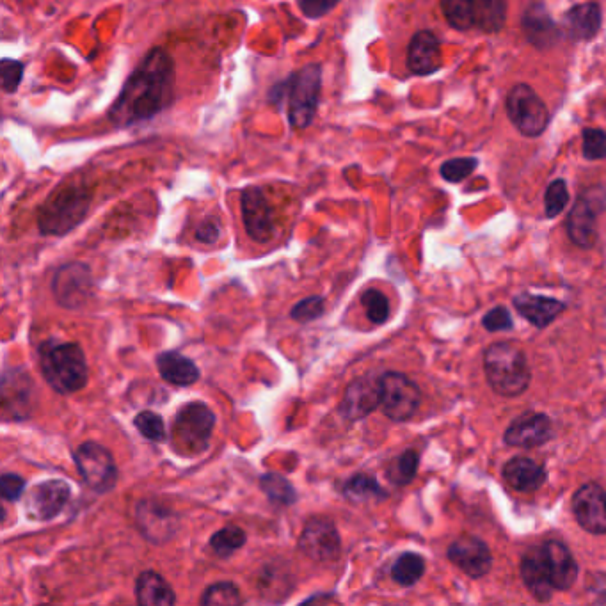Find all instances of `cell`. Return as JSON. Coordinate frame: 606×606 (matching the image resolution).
<instances>
[{"mask_svg":"<svg viewBox=\"0 0 606 606\" xmlns=\"http://www.w3.org/2000/svg\"><path fill=\"white\" fill-rule=\"evenodd\" d=\"M175 84L173 57L164 48H152L125 80L107 118L118 128L152 120L175 102Z\"/></svg>","mask_w":606,"mask_h":606,"instance_id":"obj_1","label":"cell"},{"mask_svg":"<svg viewBox=\"0 0 606 606\" xmlns=\"http://www.w3.org/2000/svg\"><path fill=\"white\" fill-rule=\"evenodd\" d=\"M93 200V189L86 178L75 175L50 192L38 212V228L43 235L63 237L79 226L86 216Z\"/></svg>","mask_w":606,"mask_h":606,"instance_id":"obj_2","label":"cell"},{"mask_svg":"<svg viewBox=\"0 0 606 606\" xmlns=\"http://www.w3.org/2000/svg\"><path fill=\"white\" fill-rule=\"evenodd\" d=\"M320 91H322V66L310 63L301 70L290 73L269 89V102L283 105L287 102V116L290 127L304 130L310 127L319 111Z\"/></svg>","mask_w":606,"mask_h":606,"instance_id":"obj_3","label":"cell"},{"mask_svg":"<svg viewBox=\"0 0 606 606\" xmlns=\"http://www.w3.org/2000/svg\"><path fill=\"white\" fill-rule=\"evenodd\" d=\"M41 372L48 386L61 395H73L88 384V361L79 343H52L50 347H41Z\"/></svg>","mask_w":606,"mask_h":606,"instance_id":"obj_4","label":"cell"},{"mask_svg":"<svg viewBox=\"0 0 606 606\" xmlns=\"http://www.w3.org/2000/svg\"><path fill=\"white\" fill-rule=\"evenodd\" d=\"M484 370L487 383L502 397H519L528 390L532 372L527 356L516 345L507 342L493 343L484 352Z\"/></svg>","mask_w":606,"mask_h":606,"instance_id":"obj_5","label":"cell"},{"mask_svg":"<svg viewBox=\"0 0 606 606\" xmlns=\"http://www.w3.org/2000/svg\"><path fill=\"white\" fill-rule=\"evenodd\" d=\"M216 427L214 411L203 402H189L176 413L173 423V443L184 455L205 452Z\"/></svg>","mask_w":606,"mask_h":606,"instance_id":"obj_6","label":"cell"},{"mask_svg":"<svg viewBox=\"0 0 606 606\" xmlns=\"http://www.w3.org/2000/svg\"><path fill=\"white\" fill-rule=\"evenodd\" d=\"M82 482L98 495H105L118 484V466L107 448L95 441H86L73 452Z\"/></svg>","mask_w":606,"mask_h":606,"instance_id":"obj_7","label":"cell"},{"mask_svg":"<svg viewBox=\"0 0 606 606\" xmlns=\"http://www.w3.org/2000/svg\"><path fill=\"white\" fill-rule=\"evenodd\" d=\"M507 114L512 125L527 137L541 136L550 121L543 100L527 84H519L511 89L507 96Z\"/></svg>","mask_w":606,"mask_h":606,"instance_id":"obj_8","label":"cell"},{"mask_svg":"<svg viewBox=\"0 0 606 606\" xmlns=\"http://www.w3.org/2000/svg\"><path fill=\"white\" fill-rule=\"evenodd\" d=\"M95 281L88 265L82 262L64 264L57 269L52 280V294L59 306L66 310H80L91 301Z\"/></svg>","mask_w":606,"mask_h":606,"instance_id":"obj_9","label":"cell"},{"mask_svg":"<svg viewBox=\"0 0 606 606\" xmlns=\"http://www.w3.org/2000/svg\"><path fill=\"white\" fill-rule=\"evenodd\" d=\"M422 402V393L407 375L388 372L381 377V409L393 422L413 418Z\"/></svg>","mask_w":606,"mask_h":606,"instance_id":"obj_10","label":"cell"},{"mask_svg":"<svg viewBox=\"0 0 606 606\" xmlns=\"http://www.w3.org/2000/svg\"><path fill=\"white\" fill-rule=\"evenodd\" d=\"M297 548L308 559L327 564L340 557L342 539L336 530L335 521L326 516H315L306 521L303 534L299 535Z\"/></svg>","mask_w":606,"mask_h":606,"instance_id":"obj_11","label":"cell"},{"mask_svg":"<svg viewBox=\"0 0 606 606\" xmlns=\"http://www.w3.org/2000/svg\"><path fill=\"white\" fill-rule=\"evenodd\" d=\"M240 210L244 228L251 239L258 244L271 242L276 233L274 212L265 196L264 189L258 185H249L240 194Z\"/></svg>","mask_w":606,"mask_h":606,"instance_id":"obj_12","label":"cell"},{"mask_svg":"<svg viewBox=\"0 0 606 606\" xmlns=\"http://www.w3.org/2000/svg\"><path fill=\"white\" fill-rule=\"evenodd\" d=\"M136 523L144 539L152 544L168 543L180 528V518L171 507L157 500L137 503Z\"/></svg>","mask_w":606,"mask_h":606,"instance_id":"obj_13","label":"cell"},{"mask_svg":"<svg viewBox=\"0 0 606 606\" xmlns=\"http://www.w3.org/2000/svg\"><path fill=\"white\" fill-rule=\"evenodd\" d=\"M34 384L24 368H8L2 375V407L6 420H25L32 413Z\"/></svg>","mask_w":606,"mask_h":606,"instance_id":"obj_14","label":"cell"},{"mask_svg":"<svg viewBox=\"0 0 606 606\" xmlns=\"http://www.w3.org/2000/svg\"><path fill=\"white\" fill-rule=\"evenodd\" d=\"M448 559L470 578H482L491 571L493 555L484 541L475 535H461L448 548Z\"/></svg>","mask_w":606,"mask_h":606,"instance_id":"obj_15","label":"cell"},{"mask_svg":"<svg viewBox=\"0 0 606 606\" xmlns=\"http://www.w3.org/2000/svg\"><path fill=\"white\" fill-rule=\"evenodd\" d=\"M72 489L64 480H45L31 489L27 500V514L38 521H50L63 512L70 502Z\"/></svg>","mask_w":606,"mask_h":606,"instance_id":"obj_16","label":"cell"},{"mask_svg":"<svg viewBox=\"0 0 606 606\" xmlns=\"http://www.w3.org/2000/svg\"><path fill=\"white\" fill-rule=\"evenodd\" d=\"M381 407V377H361L347 386L340 404L345 420L358 422Z\"/></svg>","mask_w":606,"mask_h":606,"instance_id":"obj_17","label":"cell"},{"mask_svg":"<svg viewBox=\"0 0 606 606\" xmlns=\"http://www.w3.org/2000/svg\"><path fill=\"white\" fill-rule=\"evenodd\" d=\"M576 521L594 535L606 534V495L598 484H585L573 498Z\"/></svg>","mask_w":606,"mask_h":606,"instance_id":"obj_18","label":"cell"},{"mask_svg":"<svg viewBox=\"0 0 606 606\" xmlns=\"http://www.w3.org/2000/svg\"><path fill=\"white\" fill-rule=\"evenodd\" d=\"M553 436V423L543 413H527L509 425L505 431V443L511 447H541Z\"/></svg>","mask_w":606,"mask_h":606,"instance_id":"obj_19","label":"cell"},{"mask_svg":"<svg viewBox=\"0 0 606 606\" xmlns=\"http://www.w3.org/2000/svg\"><path fill=\"white\" fill-rule=\"evenodd\" d=\"M521 576L527 585L528 591L541 603H548L553 598V585H551L550 569L546 562L543 546H535L523 555L521 559Z\"/></svg>","mask_w":606,"mask_h":606,"instance_id":"obj_20","label":"cell"},{"mask_svg":"<svg viewBox=\"0 0 606 606\" xmlns=\"http://www.w3.org/2000/svg\"><path fill=\"white\" fill-rule=\"evenodd\" d=\"M407 68L415 75H431L441 68V43L431 31H418L407 47Z\"/></svg>","mask_w":606,"mask_h":606,"instance_id":"obj_21","label":"cell"},{"mask_svg":"<svg viewBox=\"0 0 606 606\" xmlns=\"http://www.w3.org/2000/svg\"><path fill=\"white\" fill-rule=\"evenodd\" d=\"M544 555L550 569L551 585L555 591H569L578 576V564L566 544L548 541L543 544Z\"/></svg>","mask_w":606,"mask_h":606,"instance_id":"obj_22","label":"cell"},{"mask_svg":"<svg viewBox=\"0 0 606 606\" xmlns=\"http://www.w3.org/2000/svg\"><path fill=\"white\" fill-rule=\"evenodd\" d=\"M567 233L578 248L589 249L598 240V224H596V210L591 200L582 196L576 201L567 216Z\"/></svg>","mask_w":606,"mask_h":606,"instance_id":"obj_23","label":"cell"},{"mask_svg":"<svg viewBox=\"0 0 606 606\" xmlns=\"http://www.w3.org/2000/svg\"><path fill=\"white\" fill-rule=\"evenodd\" d=\"M503 479L514 491L534 493L546 482V470L528 457H514L505 464Z\"/></svg>","mask_w":606,"mask_h":606,"instance_id":"obj_24","label":"cell"},{"mask_svg":"<svg viewBox=\"0 0 606 606\" xmlns=\"http://www.w3.org/2000/svg\"><path fill=\"white\" fill-rule=\"evenodd\" d=\"M155 363L160 377L173 386H192L200 379V368L196 367L192 359L180 352H160Z\"/></svg>","mask_w":606,"mask_h":606,"instance_id":"obj_25","label":"cell"},{"mask_svg":"<svg viewBox=\"0 0 606 606\" xmlns=\"http://www.w3.org/2000/svg\"><path fill=\"white\" fill-rule=\"evenodd\" d=\"M514 306L521 317L537 327L550 326L553 320L566 310L564 303L551 297L534 296V294H519L514 297Z\"/></svg>","mask_w":606,"mask_h":606,"instance_id":"obj_26","label":"cell"},{"mask_svg":"<svg viewBox=\"0 0 606 606\" xmlns=\"http://www.w3.org/2000/svg\"><path fill=\"white\" fill-rule=\"evenodd\" d=\"M136 599L141 606H171L176 603V594L164 576L144 571L137 578Z\"/></svg>","mask_w":606,"mask_h":606,"instance_id":"obj_27","label":"cell"},{"mask_svg":"<svg viewBox=\"0 0 606 606\" xmlns=\"http://www.w3.org/2000/svg\"><path fill=\"white\" fill-rule=\"evenodd\" d=\"M564 25L573 40H591L601 27V9L594 2L575 6L567 11Z\"/></svg>","mask_w":606,"mask_h":606,"instance_id":"obj_28","label":"cell"},{"mask_svg":"<svg viewBox=\"0 0 606 606\" xmlns=\"http://www.w3.org/2000/svg\"><path fill=\"white\" fill-rule=\"evenodd\" d=\"M523 27L527 32L528 40L532 41L535 47H550L559 38L557 25L541 4L528 8L525 20H523Z\"/></svg>","mask_w":606,"mask_h":606,"instance_id":"obj_29","label":"cell"},{"mask_svg":"<svg viewBox=\"0 0 606 606\" xmlns=\"http://www.w3.org/2000/svg\"><path fill=\"white\" fill-rule=\"evenodd\" d=\"M260 487L264 491L267 500L276 505V507H290L299 500L296 487L292 486V482L276 471L264 473L260 477Z\"/></svg>","mask_w":606,"mask_h":606,"instance_id":"obj_30","label":"cell"},{"mask_svg":"<svg viewBox=\"0 0 606 606\" xmlns=\"http://www.w3.org/2000/svg\"><path fill=\"white\" fill-rule=\"evenodd\" d=\"M343 496L354 503L374 502L386 498V491L374 477L359 473L343 484Z\"/></svg>","mask_w":606,"mask_h":606,"instance_id":"obj_31","label":"cell"},{"mask_svg":"<svg viewBox=\"0 0 606 606\" xmlns=\"http://www.w3.org/2000/svg\"><path fill=\"white\" fill-rule=\"evenodd\" d=\"M507 20L505 0H475V24L480 31L500 32Z\"/></svg>","mask_w":606,"mask_h":606,"instance_id":"obj_32","label":"cell"},{"mask_svg":"<svg viewBox=\"0 0 606 606\" xmlns=\"http://www.w3.org/2000/svg\"><path fill=\"white\" fill-rule=\"evenodd\" d=\"M248 543V535L237 527V525H228V527L217 530L216 534L210 537V548L216 553L219 559H228L232 557L233 553L246 546Z\"/></svg>","mask_w":606,"mask_h":606,"instance_id":"obj_33","label":"cell"},{"mask_svg":"<svg viewBox=\"0 0 606 606\" xmlns=\"http://www.w3.org/2000/svg\"><path fill=\"white\" fill-rule=\"evenodd\" d=\"M425 573V560L418 553H402L391 567V578L402 587L420 582Z\"/></svg>","mask_w":606,"mask_h":606,"instance_id":"obj_34","label":"cell"},{"mask_svg":"<svg viewBox=\"0 0 606 606\" xmlns=\"http://www.w3.org/2000/svg\"><path fill=\"white\" fill-rule=\"evenodd\" d=\"M441 9L457 31H468L475 24V0H441Z\"/></svg>","mask_w":606,"mask_h":606,"instance_id":"obj_35","label":"cell"},{"mask_svg":"<svg viewBox=\"0 0 606 606\" xmlns=\"http://www.w3.org/2000/svg\"><path fill=\"white\" fill-rule=\"evenodd\" d=\"M242 603L244 599L240 596L239 587L232 582L214 583L201 596V605L205 606H233Z\"/></svg>","mask_w":606,"mask_h":606,"instance_id":"obj_36","label":"cell"},{"mask_svg":"<svg viewBox=\"0 0 606 606\" xmlns=\"http://www.w3.org/2000/svg\"><path fill=\"white\" fill-rule=\"evenodd\" d=\"M420 457L415 450H406L404 454L399 455L388 468V479L397 484V486H406L411 480L415 479L418 471Z\"/></svg>","mask_w":606,"mask_h":606,"instance_id":"obj_37","label":"cell"},{"mask_svg":"<svg viewBox=\"0 0 606 606\" xmlns=\"http://www.w3.org/2000/svg\"><path fill=\"white\" fill-rule=\"evenodd\" d=\"M134 427L144 439L152 441V443H162L166 441V425L162 416L153 413V411H141L134 418Z\"/></svg>","mask_w":606,"mask_h":606,"instance_id":"obj_38","label":"cell"},{"mask_svg":"<svg viewBox=\"0 0 606 606\" xmlns=\"http://www.w3.org/2000/svg\"><path fill=\"white\" fill-rule=\"evenodd\" d=\"M361 304H363L370 322L384 324L386 320L390 319V301H388V297L384 296L383 292L374 290V288L367 290L361 296Z\"/></svg>","mask_w":606,"mask_h":606,"instance_id":"obj_39","label":"cell"},{"mask_svg":"<svg viewBox=\"0 0 606 606\" xmlns=\"http://www.w3.org/2000/svg\"><path fill=\"white\" fill-rule=\"evenodd\" d=\"M324 303L326 301H324V297L322 296L308 297V299H304V301L297 303L292 308L290 317H292V320L299 322V324H310L313 320L320 319L324 315V311H326Z\"/></svg>","mask_w":606,"mask_h":606,"instance_id":"obj_40","label":"cell"},{"mask_svg":"<svg viewBox=\"0 0 606 606\" xmlns=\"http://www.w3.org/2000/svg\"><path fill=\"white\" fill-rule=\"evenodd\" d=\"M25 64L16 59H2L0 61V77H2V89L4 93H15L24 79Z\"/></svg>","mask_w":606,"mask_h":606,"instance_id":"obj_41","label":"cell"},{"mask_svg":"<svg viewBox=\"0 0 606 606\" xmlns=\"http://www.w3.org/2000/svg\"><path fill=\"white\" fill-rule=\"evenodd\" d=\"M583 155L585 159L601 160L606 157V132L599 128L583 130Z\"/></svg>","mask_w":606,"mask_h":606,"instance_id":"obj_42","label":"cell"},{"mask_svg":"<svg viewBox=\"0 0 606 606\" xmlns=\"http://www.w3.org/2000/svg\"><path fill=\"white\" fill-rule=\"evenodd\" d=\"M544 201H546V216L551 217V219L559 216L560 212L566 208L567 201H569L566 182L564 180L551 182Z\"/></svg>","mask_w":606,"mask_h":606,"instance_id":"obj_43","label":"cell"},{"mask_svg":"<svg viewBox=\"0 0 606 606\" xmlns=\"http://www.w3.org/2000/svg\"><path fill=\"white\" fill-rule=\"evenodd\" d=\"M477 168V160L475 159H452L445 162L441 166V176L448 182H461L464 178L473 173V169Z\"/></svg>","mask_w":606,"mask_h":606,"instance_id":"obj_44","label":"cell"},{"mask_svg":"<svg viewBox=\"0 0 606 606\" xmlns=\"http://www.w3.org/2000/svg\"><path fill=\"white\" fill-rule=\"evenodd\" d=\"M25 482L24 477L15 475V473H4L0 477V491H2V498L8 500V502H16L20 496L24 495Z\"/></svg>","mask_w":606,"mask_h":606,"instance_id":"obj_45","label":"cell"},{"mask_svg":"<svg viewBox=\"0 0 606 606\" xmlns=\"http://www.w3.org/2000/svg\"><path fill=\"white\" fill-rule=\"evenodd\" d=\"M340 0H297L299 9L303 11L306 18L319 20L322 16L329 15L338 6Z\"/></svg>","mask_w":606,"mask_h":606,"instance_id":"obj_46","label":"cell"},{"mask_svg":"<svg viewBox=\"0 0 606 606\" xmlns=\"http://www.w3.org/2000/svg\"><path fill=\"white\" fill-rule=\"evenodd\" d=\"M221 223L217 217H207L201 221L198 230H196V239L200 240L201 244H216L219 237H221Z\"/></svg>","mask_w":606,"mask_h":606,"instance_id":"obj_47","label":"cell"},{"mask_svg":"<svg viewBox=\"0 0 606 606\" xmlns=\"http://www.w3.org/2000/svg\"><path fill=\"white\" fill-rule=\"evenodd\" d=\"M482 324L486 327L487 331H505V329H511L512 327V319L511 313L502 308V306H498L495 310L489 311L484 320H482Z\"/></svg>","mask_w":606,"mask_h":606,"instance_id":"obj_48","label":"cell"}]
</instances>
